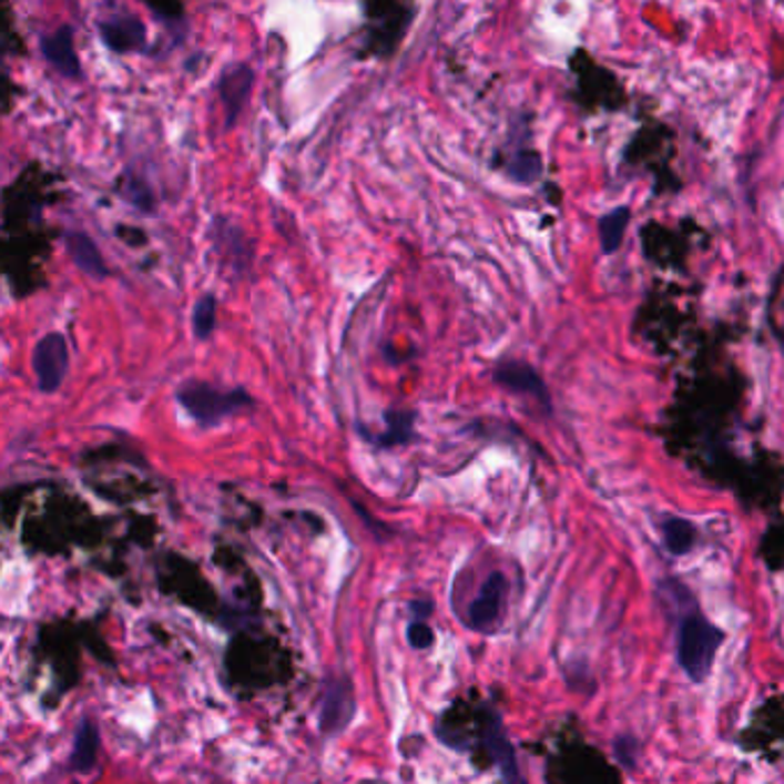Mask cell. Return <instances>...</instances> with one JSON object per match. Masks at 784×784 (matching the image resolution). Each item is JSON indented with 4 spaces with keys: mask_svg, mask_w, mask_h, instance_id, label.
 I'll return each mask as SVG.
<instances>
[{
    "mask_svg": "<svg viewBox=\"0 0 784 784\" xmlns=\"http://www.w3.org/2000/svg\"><path fill=\"white\" fill-rule=\"evenodd\" d=\"M102 42L115 53H134L145 51L147 47V30L145 23L130 12H115L100 21Z\"/></svg>",
    "mask_w": 784,
    "mask_h": 784,
    "instance_id": "cell-8",
    "label": "cell"
},
{
    "mask_svg": "<svg viewBox=\"0 0 784 784\" xmlns=\"http://www.w3.org/2000/svg\"><path fill=\"white\" fill-rule=\"evenodd\" d=\"M483 743H486V750L490 752L495 766L499 768L501 777H505V782L507 784H525L518 760H516V750L505 732V723H501L499 713H488V720L483 725Z\"/></svg>",
    "mask_w": 784,
    "mask_h": 784,
    "instance_id": "cell-9",
    "label": "cell"
},
{
    "mask_svg": "<svg viewBox=\"0 0 784 784\" xmlns=\"http://www.w3.org/2000/svg\"><path fill=\"white\" fill-rule=\"evenodd\" d=\"M492 380L499 385V387H505L513 394H520V396H529V398H534L546 413L552 410V398H550V391L543 383V378L539 375V370L527 364V362H518V359H509V362H499L492 370Z\"/></svg>",
    "mask_w": 784,
    "mask_h": 784,
    "instance_id": "cell-5",
    "label": "cell"
},
{
    "mask_svg": "<svg viewBox=\"0 0 784 784\" xmlns=\"http://www.w3.org/2000/svg\"><path fill=\"white\" fill-rule=\"evenodd\" d=\"M192 325L194 334L198 340H207L216 327V297L212 293H205L192 313Z\"/></svg>",
    "mask_w": 784,
    "mask_h": 784,
    "instance_id": "cell-17",
    "label": "cell"
},
{
    "mask_svg": "<svg viewBox=\"0 0 784 784\" xmlns=\"http://www.w3.org/2000/svg\"><path fill=\"white\" fill-rule=\"evenodd\" d=\"M124 196L130 198L132 205H136L143 212H152L154 210V198L150 194L147 186L139 180H130V184H124Z\"/></svg>",
    "mask_w": 784,
    "mask_h": 784,
    "instance_id": "cell-20",
    "label": "cell"
},
{
    "mask_svg": "<svg viewBox=\"0 0 784 784\" xmlns=\"http://www.w3.org/2000/svg\"><path fill=\"white\" fill-rule=\"evenodd\" d=\"M33 370L38 389L42 394H55L70 370V345L60 332L42 336L33 350Z\"/></svg>",
    "mask_w": 784,
    "mask_h": 784,
    "instance_id": "cell-4",
    "label": "cell"
},
{
    "mask_svg": "<svg viewBox=\"0 0 784 784\" xmlns=\"http://www.w3.org/2000/svg\"><path fill=\"white\" fill-rule=\"evenodd\" d=\"M355 690L348 676L334 679L325 690V700L320 706V730L325 736H336L353 723L355 717Z\"/></svg>",
    "mask_w": 784,
    "mask_h": 784,
    "instance_id": "cell-7",
    "label": "cell"
},
{
    "mask_svg": "<svg viewBox=\"0 0 784 784\" xmlns=\"http://www.w3.org/2000/svg\"><path fill=\"white\" fill-rule=\"evenodd\" d=\"M658 595L670 603L676 617V663L693 683H704L715 665L720 646L727 633L709 621L695 603V595L679 580H665L658 587Z\"/></svg>",
    "mask_w": 784,
    "mask_h": 784,
    "instance_id": "cell-1",
    "label": "cell"
},
{
    "mask_svg": "<svg viewBox=\"0 0 784 784\" xmlns=\"http://www.w3.org/2000/svg\"><path fill=\"white\" fill-rule=\"evenodd\" d=\"M629 224H631V207H625V205L614 207L612 212H608L599 218V240H601L603 256L617 254Z\"/></svg>",
    "mask_w": 784,
    "mask_h": 784,
    "instance_id": "cell-13",
    "label": "cell"
},
{
    "mask_svg": "<svg viewBox=\"0 0 784 784\" xmlns=\"http://www.w3.org/2000/svg\"><path fill=\"white\" fill-rule=\"evenodd\" d=\"M638 752H640V743L635 736L621 734L614 739V757L623 768L631 771L638 764Z\"/></svg>",
    "mask_w": 784,
    "mask_h": 784,
    "instance_id": "cell-18",
    "label": "cell"
},
{
    "mask_svg": "<svg viewBox=\"0 0 784 784\" xmlns=\"http://www.w3.org/2000/svg\"><path fill=\"white\" fill-rule=\"evenodd\" d=\"M387 430L373 437V445L378 447H396V445H407L413 440L415 432V413L413 410H389L385 413Z\"/></svg>",
    "mask_w": 784,
    "mask_h": 784,
    "instance_id": "cell-15",
    "label": "cell"
},
{
    "mask_svg": "<svg viewBox=\"0 0 784 784\" xmlns=\"http://www.w3.org/2000/svg\"><path fill=\"white\" fill-rule=\"evenodd\" d=\"M407 642H410V646L417 651L430 649L435 642L432 629L426 621H413L410 625H407Z\"/></svg>",
    "mask_w": 784,
    "mask_h": 784,
    "instance_id": "cell-19",
    "label": "cell"
},
{
    "mask_svg": "<svg viewBox=\"0 0 784 784\" xmlns=\"http://www.w3.org/2000/svg\"><path fill=\"white\" fill-rule=\"evenodd\" d=\"M410 610H413L415 621H426V617H430V612H432V603L430 601H413Z\"/></svg>",
    "mask_w": 784,
    "mask_h": 784,
    "instance_id": "cell-21",
    "label": "cell"
},
{
    "mask_svg": "<svg viewBox=\"0 0 784 784\" xmlns=\"http://www.w3.org/2000/svg\"><path fill=\"white\" fill-rule=\"evenodd\" d=\"M254 81H256V74L246 65V62H231V65H226L222 70L216 90H218V100H222V106H224L226 130H231L233 124L237 122V118L242 115V111L251 98V88H254Z\"/></svg>",
    "mask_w": 784,
    "mask_h": 784,
    "instance_id": "cell-6",
    "label": "cell"
},
{
    "mask_svg": "<svg viewBox=\"0 0 784 784\" xmlns=\"http://www.w3.org/2000/svg\"><path fill=\"white\" fill-rule=\"evenodd\" d=\"M507 595H509V580L505 573H490L479 593H477V599L469 603V610H467V617H469V625L477 633H483V635H492L499 625H501V619H505V608H507Z\"/></svg>",
    "mask_w": 784,
    "mask_h": 784,
    "instance_id": "cell-3",
    "label": "cell"
},
{
    "mask_svg": "<svg viewBox=\"0 0 784 784\" xmlns=\"http://www.w3.org/2000/svg\"><path fill=\"white\" fill-rule=\"evenodd\" d=\"M541 173H543V162H541V154L534 150H518L511 156V162L507 164V175L518 184L537 182Z\"/></svg>",
    "mask_w": 784,
    "mask_h": 784,
    "instance_id": "cell-16",
    "label": "cell"
},
{
    "mask_svg": "<svg viewBox=\"0 0 784 784\" xmlns=\"http://www.w3.org/2000/svg\"><path fill=\"white\" fill-rule=\"evenodd\" d=\"M175 398L182 410L205 428L218 426L224 419L254 407V400L242 387L224 389L205 380L182 383L175 391Z\"/></svg>",
    "mask_w": 784,
    "mask_h": 784,
    "instance_id": "cell-2",
    "label": "cell"
},
{
    "mask_svg": "<svg viewBox=\"0 0 784 784\" xmlns=\"http://www.w3.org/2000/svg\"><path fill=\"white\" fill-rule=\"evenodd\" d=\"M62 244H65L68 256L72 258V263L90 278L104 281L109 276V267L104 263V256L100 246L92 242L85 233L79 231H68L62 235Z\"/></svg>",
    "mask_w": 784,
    "mask_h": 784,
    "instance_id": "cell-11",
    "label": "cell"
},
{
    "mask_svg": "<svg viewBox=\"0 0 784 784\" xmlns=\"http://www.w3.org/2000/svg\"><path fill=\"white\" fill-rule=\"evenodd\" d=\"M661 534H663V543H665L668 552L674 557H683L695 548L698 527L685 518L672 516L661 525Z\"/></svg>",
    "mask_w": 784,
    "mask_h": 784,
    "instance_id": "cell-14",
    "label": "cell"
},
{
    "mask_svg": "<svg viewBox=\"0 0 784 784\" xmlns=\"http://www.w3.org/2000/svg\"><path fill=\"white\" fill-rule=\"evenodd\" d=\"M40 49H42L44 60L62 77H68V79H81L83 77L81 60H79L77 47H74V30H72V26H60V28L53 30V33H47L40 40Z\"/></svg>",
    "mask_w": 784,
    "mask_h": 784,
    "instance_id": "cell-10",
    "label": "cell"
},
{
    "mask_svg": "<svg viewBox=\"0 0 784 784\" xmlns=\"http://www.w3.org/2000/svg\"><path fill=\"white\" fill-rule=\"evenodd\" d=\"M98 755H100V730L95 723H92V720L83 717L79 730H77V736H74V750H72L70 764L77 773L85 775L95 768Z\"/></svg>",
    "mask_w": 784,
    "mask_h": 784,
    "instance_id": "cell-12",
    "label": "cell"
}]
</instances>
